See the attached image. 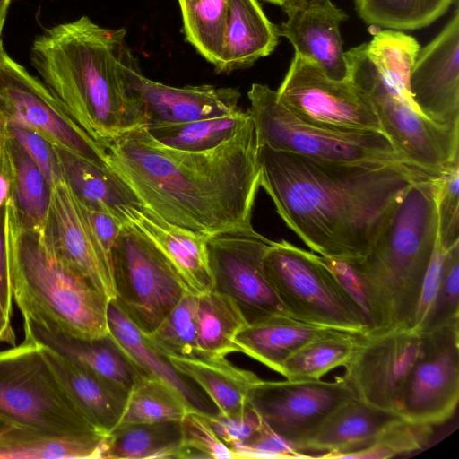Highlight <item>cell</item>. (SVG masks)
Masks as SVG:
<instances>
[{
  "instance_id": "6da1fadb",
  "label": "cell",
  "mask_w": 459,
  "mask_h": 459,
  "mask_svg": "<svg viewBox=\"0 0 459 459\" xmlns=\"http://www.w3.org/2000/svg\"><path fill=\"white\" fill-rule=\"evenodd\" d=\"M260 186L285 224L319 255L364 257L408 188L438 174L407 162H327L259 146Z\"/></svg>"
},
{
  "instance_id": "7a4b0ae2",
  "label": "cell",
  "mask_w": 459,
  "mask_h": 459,
  "mask_svg": "<svg viewBox=\"0 0 459 459\" xmlns=\"http://www.w3.org/2000/svg\"><path fill=\"white\" fill-rule=\"evenodd\" d=\"M110 168L163 221L211 237L247 229L260 187L252 119L212 150L186 152L157 142L145 126L106 146Z\"/></svg>"
},
{
  "instance_id": "3957f363",
  "label": "cell",
  "mask_w": 459,
  "mask_h": 459,
  "mask_svg": "<svg viewBox=\"0 0 459 459\" xmlns=\"http://www.w3.org/2000/svg\"><path fill=\"white\" fill-rule=\"evenodd\" d=\"M125 29H108L82 16L38 35L30 62L64 110L106 146L146 126L137 84L143 75Z\"/></svg>"
},
{
  "instance_id": "277c9868",
  "label": "cell",
  "mask_w": 459,
  "mask_h": 459,
  "mask_svg": "<svg viewBox=\"0 0 459 459\" xmlns=\"http://www.w3.org/2000/svg\"><path fill=\"white\" fill-rule=\"evenodd\" d=\"M438 175L413 183L368 253L348 262L368 332L411 328L438 238Z\"/></svg>"
},
{
  "instance_id": "5b68a950",
  "label": "cell",
  "mask_w": 459,
  "mask_h": 459,
  "mask_svg": "<svg viewBox=\"0 0 459 459\" xmlns=\"http://www.w3.org/2000/svg\"><path fill=\"white\" fill-rule=\"evenodd\" d=\"M2 221L13 299L23 319L77 339L108 337L109 299L63 257L48 223L25 225L14 199Z\"/></svg>"
},
{
  "instance_id": "8992f818",
  "label": "cell",
  "mask_w": 459,
  "mask_h": 459,
  "mask_svg": "<svg viewBox=\"0 0 459 459\" xmlns=\"http://www.w3.org/2000/svg\"><path fill=\"white\" fill-rule=\"evenodd\" d=\"M263 264L290 316L356 333L369 331L362 306L320 255L282 239L272 242Z\"/></svg>"
},
{
  "instance_id": "52a82bcc",
  "label": "cell",
  "mask_w": 459,
  "mask_h": 459,
  "mask_svg": "<svg viewBox=\"0 0 459 459\" xmlns=\"http://www.w3.org/2000/svg\"><path fill=\"white\" fill-rule=\"evenodd\" d=\"M0 417L13 427L40 432H105L71 398L47 362L41 345L28 338L0 351Z\"/></svg>"
},
{
  "instance_id": "ba28073f",
  "label": "cell",
  "mask_w": 459,
  "mask_h": 459,
  "mask_svg": "<svg viewBox=\"0 0 459 459\" xmlns=\"http://www.w3.org/2000/svg\"><path fill=\"white\" fill-rule=\"evenodd\" d=\"M247 97L259 146L327 162L409 163L383 133L340 132L299 120L265 84L253 83Z\"/></svg>"
},
{
  "instance_id": "9c48e42d",
  "label": "cell",
  "mask_w": 459,
  "mask_h": 459,
  "mask_svg": "<svg viewBox=\"0 0 459 459\" xmlns=\"http://www.w3.org/2000/svg\"><path fill=\"white\" fill-rule=\"evenodd\" d=\"M351 81L366 94L383 133L411 165L440 174L459 156V126H439L425 117L382 75L366 52V43L345 51Z\"/></svg>"
},
{
  "instance_id": "30bf717a",
  "label": "cell",
  "mask_w": 459,
  "mask_h": 459,
  "mask_svg": "<svg viewBox=\"0 0 459 459\" xmlns=\"http://www.w3.org/2000/svg\"><path fill=\"white\" fill-rule=\"evenodd\" d=\"M111 264V300L145 335L189 292L162 251L129 222L123 225L112 247Z\"/></svg>"
},
{
  "instance_id": "8fae6325",
  "label": "cell",
  "mask_w": 459,
  "mask_h": 459,
  "mask_svg": "<svg viewBox=\"0 0 459 459\" xmlns=\"http://www.w3.org/2000/svg\"><path fill=\"white\" fill-rule=\"evenodd\" d=\"M0 113L10 125L28 128L99 166L110 168L107 149L58 104L42 81L0 49Z\"/></svg>"
},
{
  "instance_id": "7c38bea8",
  "label": "cell",
  "mask_w": 459,
  "mask_h": 459,
  "mask_svg": "<svg viewBox=\"0 0 459 459\" xmlns=\"http://www.w3.org/2000/svg\"><path fill=\"white\" fill-rule=\"evenodd\" d=\"M276 92L281 103L307 124L340 132L383 133L371 102L351 78L333 80L298 54Z\"/></svg>"
},
{
  "instance_id": "4fadbf2b",
  "label": "cell",
  "mask_w": 459,
  "mask_h": 459,
  "mask_svg": "<svg viewBox=\"0 0 459 459\" xmlns=\"http://www.w3.org/2000/svg\"><path fill=\"white\" fill-rule=\"evenodd\" d=\"M272 242L253 227L218 233L207 240L214 290L238 304L247 324L289 316L264 270Z\"/></svg>"
},
{
  "instance_id": "5bb4252c",
  "label": "cell",
  "mask_w": 459,
  "mask_h": 459,
  "mask_svg": "<svg viewBox=\"0 0 459 459\" xmlns=\"http://www.w3.org/2000/svg\"><path fill=\"white\" fill-rule=\"evenodd\" d=\"M420 344L421 333L411 328L360 333L342 377L358 399L400 414L404 385Z\"/></svg>"
},
{
  "instance_id": "9a60e30c",
  "label": "cell",
  "mask_w": 459,
  "mask_h": 459,
  "mask_svg": "<svg viewBox=\"0 0 459 459\" xmlns=\"http://www.w3.org/2000/svg\"><path fill=\"white\" fill-rule=\"evenodd\" d=\"M420 333V351L404 385L400 414L434 426L452 417L459 400V318Z\"/></svg>"
},
{
  "instance_id": "2e32d148",
  "label": "cell",
  "mask_w": 459,
  "mask_h": 459,
  "mask_svg": "<svg viewBox=\"0 0 459 459\" xmlns=\"http://www.w3.org/2000/svg\"><path fill=\"white\" fill-rule=\"evenodd\" d=\"M354 397L342 377L333 382L261 379L254 386L249 403L271 429L301 451L326 419Z\"/></svg>"
},
{
  "instance_id": "e0dca14e",
  "label": "cell",
  "mask_w": 459,
  "mask_h": 459,
  "mask_svg": "<svg viewBox=\"0 0 459 459\" xmlns=\"http://www.w3.org/2000/svg\"><path fill=\"white\" fill-rule=\"evenodd\" d=\"M459 13L420 48L410 75V92L418 110L444 126H459Z\"/></svg>"
},
{
  "instance_id": "ac0fdd59",
  "label": "cell",
  "mask_w": 459,
  "mask_h": 459,
  "mask_svg": "<svg viewBox=\"0 0 459 459\" xmlns=\"http://www.w3.org/2000/svg\"><path fill=\"white\" fill-rule=\"evenodd\" d=\"M48 223L63 257L109 300L113 299L111 259L97 238L84 207L65 180L50 186Z\"/></svg>"
},
{
  "instance_id": "d6986e66",
  "label": "cell",
  "mask_w": 459,
  "mask_h": 459,
  "mask_svg": "<svg viewBox=\"0 0 459 459\" xmlns=\"http://www.w3.org/2000/svg\"><path fill=\"white\" fill-rule=\"evenodd\" d=\"M287 20L279 35L292 44L295 54L314 62L335 81L350 78L340 32L347 14L331 0H306L283 9Z\"/></svg>"
},
{
  "instance_id": "ffe728a7",
  "label": "cell",
  "mask_w": 459,
  "mask_h": 459,
  "mask_svg": "<svg viewBox=\"0 0 459 459\" xmlns=\"http://www.w3.org/2000/svg\"><path fill=\"white\" fill-rule=\"evenodd\" d=\"M137 91L145 127L184 124L230 115L238 108L240 92L212 85L172 87L142 75Z\"/></svg>"
},
{
  "instance_id": "44dd1931",
  "label": "cell",
  "mask_w": 459,
  "mask_h": 459,
  "mask_svg": "<svg viewBox=\"0 0 459 459\" xmlns=\"http://www.w3.org/2000/svg\"><path fill=\"white\" fill-rule=\"evenodd\" d=\"M125 217L162 251L191 294L199 296L214 289L207 248L209 237L174 226L143 205L128 208Z\"/></svg>"
},
{
  "instance_id": "7402d4cb",
  "label": "cell",
  "mask_w": 459,
  "mask_h": 459,
  "mask_svg": "<svg viewBox=\"0 0 459 459\" xmlns=\"http://www.w3.org/2000/svg\"><path fill=\"white\" fill-rule=\"evenodd\" d=\"M403 418L354 397L336 409L300 450L323 453L318 456L324 458H347L372 446Z\"/></svg>"
},
{
  "instance_id": "603a6c76",
  "label": "cell",
  "mask_w": 459,
  "mask_h": 459,
  "mask_svg": "<svg viewBox=\"0 0 459 459\" xmlns=\"http://www.w3.org/2000/svg\"><path fill=\"white\" fill-rule=\"evenodd\" d=\"M40 345L49 367L79 409L98 429L111 430L122 414L128 393L74 359Z\"/></svg>"
},
{
  "instance_id": "cb8c5ba5",
  "label": "cell",
  "mask_w": 459,
  "mask_h": 459,
  "mask_svg": "<svg viewBox=\"0 0 459 459\" xmlns=\"http://www.w3.org/2000/svg\"><path fill=\"white\" fill-rule=\"evenodd\" d=\"M108 338L131 364L136 375L158 378L175 389L195 410L204 413L207 403L190 380L177 371L147 337L112 300L108 306Z\"/></svg>"
},
{
  "instance_id": "d4e9b609",
  "label": "cell",
  "mask_w": 459,
  "mask_h": 459,
  "mask_svg": "<svg viewBox=\"0 0 459 459\" xmlns=\"http://www.w3.org/2000/svg\"><path fill=\"white\" fill-rule=\"evenodd\" d=\"M278 26L264 13L257 0H229L223 47L217 72H230L267 56L279 39Z\"/></svg>"
},
{
  "instance_id": "484cf974",
  "label": "cell",
  "mask_w": 459,
  "mask_h": 459,
  "mask_svg": "<svg viewBox=\"0 0 459 459\" xmlns=\"http://www.w3.org/2000/svg\"><path fill=\"white\" fill-rule=\"evenodd\" d=\"M64 179L86 208L108 212L124 223L128 208L143 206L131 187L111 169L55 147Z\"/></svg>"
},
{
  "instance_id": "4316f807",
  "label": "cell",
  "mask_w": 459,
  "mask_h": 459,
  "mask_svg": "<svg viewBox=\"0 0 459 459\" xmlns=\"http://www.w3.org/2000/svg\"><path fill=\"white\" fill-rule=\"evenodd\" d=\"M340 332L343 331L305 323L289 316H277L247 324L237 335L235 342L238 352L281 374L285 361L299 348L315 339Z\"/></svg>"
},
{
  "instance_id": "83f0119b",
  "label": "cell",
  "mask_w": 459,
  "mask_h": 459,
  "mask_svg": "<svg viewBox=\"0 0 459 459\" xmlns=\"http://www.w3.org/2000/svg\"><path fill=\"white\" fill-rule=\"evenodd\" d=\"M166 358L177 371L195 383L223 415L246 410L254 386L261 380L254 372L233 365L227 357Z\"/></svg>"
},
{
  "instance_id": "f1b7e54d",
  "label": "cell",
  "mask_w": 459,
  "mask_h": 459,
  "mask_svg": "<svg viewBox=\"0 0 459 459\" xmlns=\"http://www.w3.org/2000/svg\"><path fill=\"white\" fill-rule=\"evenodd\" d=\"M24 338L33 340L74 359L100 377L129 392L136 372L108 337L82 340L23 319Z\"/></svg>"
},
{
  "instance_id": "f546056e",
  "label": "cell",
  "mask_w": 459,
  "mask_h": 459,
  "mask_svg": "<svg viewBox=\"0 0 459 459\" xmlns=\"http://www.w3.org/2000/svg\"><path fill=\"white\" fill-rule=\"evenodd\" d=\"M107 434H53L12 426L0 436V459H100Z\"/></svg>"
},
{
  "instance_id": "4dcf8cb0",
  "label": "cell",
  "mask_w": 459,
  "mask_h": 459,
  "mask_svg": "<svg viewBox=\"0 0 459 459\" xmlns=\"http://www.w3.org/2000/svg\"><path fill=\"white\" fill-rule=\"evenodd\" d=\"M180 421L116 427L108 432L100 459H181Z\"/></svg>"
},
{
  "instance_id": "1f68e13d",
  "label": "cell",
  "mask_w": 459,
  "mask_h": 459,
  "mask_svg": "<svg viewBox=\"0 0 459 459\" xmlns=\"http://www.w3.org/2000/svg\"><path fill=\"white\" fill-rule=\"evenodd\" d=\"M200 356L227 357L238 352L235 339L247 322L238 304L216 290L197 296Z\"/></svg>"
},
{
  "instance_id": "d6a6232c",
  "label": "cell",
  "mask_w": 459,
  "mask_h": 459,
  "mask_svg": "<svg viewBox=\"0 0 459 459\" xmlns=\"http://www.w3.org/2000/svg\"><path fill=\"white\" fill-rule=\"evenodd\" d=\"M189 410L195 409L165 382L152 377L136 375L122 414L114 428L180 421Z\"/></svg>"
},
{
  "instance_id": "836d02e7",
  "label": "cell",
  "mask_w": 459,
  "mask_h": 459,
  "mask_svg": "<svg viewBox=\"0 0 459 459\" xmlns=\"http://www.w3.org/2000/svg\"><path fill=\"white\" fill-rule=\"evenodd\" d=\"M250 118L248 111L238 109L228 116L146 129L157 142L168 147L204 152L216 148L235 136Z\"/></svg>"
},
{
  "instance_id": "e575fe53",
  "label": "cell",
  "mask_w": 459,
  "mask_h": 459,
  "mask_svg": "<svg viewBox=\"0 0 459 459\" xmlns=\"http://www.w3.org/2000/svg\"><path fill=\"white\" fill-rule=\"evenodd\" d=\"M360 333L340 332L315 339L285 361L281 375L286 379H321L330 370L344 366Z\"/></svg>"
},
{
  "instance_id": "d590c367",
  "label": "cell",
  "mask_w": 459,
  "mask_h": 459,
  "mask_svg": "<svg viewBox=\"0 0 459 459\" xmlns=\"http://www.w3.org/2000/svg\"><path fill=\"white\" fill-rule=\"evenodd\" d=\"M10 152L13 168L14 203L22 222L30 228L47 224L50 186L23 148L11 135Z\"/></svg>"
},
{
  "instance_id": "8d00e7d4",
  "label": "cell",
  "mask_w": 459,
  "mask_h": 459,
  "mask_svg": "<svg viewBox=\"0 0 459 459\" xmlns=\"http://www.w3.org/2000/svg\"><path fill=\"white\" fill-rule=\"evenodd\" d=\"M186 40L216 66L221 58L229 0H178Z\"/></svg>"
},
{
  "instance_id": "74e56055",
  "label": "cell",
  "mask_w": 459,
  "mask_h": 459,
  "mask_svg": "<svg viewBox=\"0 0 459 459\" xmlns=\"http://www.w3.org/2000/svg\"><path fill=\"white\" fill-rule=\"evenodd\" d=\"M359 17L368 24L394 30H414L429 26L450 7L454 0H354Z\"/></svg>"
},
{
  "instance_id": "f35d334b",
  "label": "cell",
  "mask_w": 459,
  "mask_h": 459,
  "mask_svg": "<svg viewBox=\"0 0 459 459\" xmlns=\"http://www.w3.org/2000/svg\"><path fill=\"white\" fill-rule=\"evenodd\" d=\"M420 47L411 36L384 30L366 43V52L382 75L406 100L412 101L410 75Z\"/></svg>"
},
{
  "instance_id": "ab89813d",
  "label": "cell",
  "mask_w": 459,
  "mask_h": 459,
  "mask_svg": "<svg viewBox=\"0 0 459 459\" xmlns=\"http://www.w3.org/2000/svg\"><path fill=\"white\" fill-rule=\"evenodd\" d=\"M145 336L164 357L200 356L197 296L186 293L160 324Z\"/></svg>"
},
{
  "instance_id": "60d3db41",
  "label": "cell",
  "mask_w": 459,
  "mask_h": 459,
  "mask_svg": "<svg viewBox=\"0 0 459 459\" xmlns=\"http://www.w3.org/2000/svg\"><path fill=\"white\" fill-rule=\"evenodd\" d=\"M433 434V426L401 419L369 447L351 454L347 458L385 459L422 448Z\"/></svg>"
},
{
  "instance_id": "b9f144b4",
  "label": "cell",
  "mask_w": 459,
  "mask_h": 459,
  "mask_svg": "<svg viewBox=\"0 0 459 459\" xmlns=\"http://www.w3.org/2000/svg\"><path fill=\"white\" fill-rule=\"evenodd\" d=\"M207 414L189 410L181 420V459H233L230 448L214 432Z\"/></svg>"
},
{
  "instance_id": "7bdbcfd3",
  "label": "cell",
  "mask_w": 459,
  "mask_h": 459,
  "mask_svg": "<svg viewBox=\"0 0 459 459\" xmlns=\"http://www.w3.org/2000/svg\"><path fill=\"white\" fill-rule=\"evenodd\" d=\"M438 240L446 250L459 242V156L437 178Z\"/></svg>"
},
{
  "instance_id": "ee69618b",
  "label": "cell",
  "mask_w": 459,
  "mask_h": 459,
  "mask_svg": "<svg viewBox=\"0 0 459 459\" xmlns=\"http://www.w3.org/2000/svg\"><path fill=\"white\" fill-rule=\"evenodd\" d=\"M455 318H459V242L446 250L436 299L423 332Z\"/></svg>"
},
{
  "instance_id": "f6af8a7d",
  "label": "cell",
  "mask_w": 459,
  "mask_h": 459,
  "mask_svg": "<svg viewBox=\"0 0 459 459\" xmlns=\"http://www.w3.org/2000/svg\"><path fill=\"white\" fill-rule=\"evenodd\" d=\"M9 130L11 135L42 171L50 186L65 180L54 145L28 128L9 124Z\"/></svg>"
},
{
  "instance_id": "bcb514c9",
  "label": "cell",
  "mask_w": 459,
  "mask_h": 459,
  "mask_svg": "<svg viewBox=\"0 0 459 459\" xmlns=\"http://www.w3.org/2000/svg\"><path fill=\"white\" fill-rule=\"evenodd\" d=\"M206 417L214 432L230 448L252 439L264 424L251 404L239 413H208Z\"/></svg>"
},
{
  "instance_id": "7dc6e473",
  "label": "cell",
  "mask_w": 459,
  "mask_h": 459,
  "mask_svg": "<svg viewBox=\"0 0 459 459\" xmlns=\"http://www.w3.org/2000/svg\"><path fill=\"white\" fill-rule=\"evenodd\" d=\"M233 459L245 458H307L296 446L278 435L265 423L249 441L230 447Z\"/></svg>"
},
{
  "instance_id": "c3c4849f",
  "label": "cell",
  "mask_w": 459,
  "mask_h": 459,
  "mask_svg": "<svg viewBox=\"0 0 459 459\" xmlns=\"http://www.w3.org/2000/svg\"><path fill=\"white\" fill-rule=\"evenodd\" d=\"M446 250L437 239L434 251L422 283L415 315L411 329L422 333L431 314L439 281Z\"/></svg>"
},
{
  "instance_id": "681fc988",
  "label": "cell",
  "mask_w": 459,
  "mask_h": 459,
  "mask_svg": "<svg viewBox=\"0 0 459 459\" xmlns=\"http://www.w3.org/2000/svg\"><path fill=\"white\" fill-rule=\"evenodd\" d=\"M84 209L97 238L111 259L112 247L125 223L108 212L91 210L86 207Z\"/></svg>"
},
{
  "instance_id": "f907efd6",
  "label": "cell",
  "mask_w": 459,
  "mask_h": 459,
  "mask_svg": "<svg viewBox=\"0 0 459 459\" xmlns=\"http://www.w3.org/2000/svg\"><path fill=\"white\" fill-rule=\"evenodd\" d=\"M2 214L0 212V306L4 314L11 318L13 299L6 261Z\"/></svg>"
},
{
  "instance_id": "816d5d0a",
  "label": "cell",
  "mask_w": 459,
  "mask_h": 459,
  "mask_svg": "<svg viewBox=\"0 0 459 459\" xmlns=\"http://www.w3.org/2000/svg\"><path fill=\"white\" fill-rule=\"evenodd\" d=\"M14 185H13V168L12 155L9 150L0 156V212L3 213L4 209L8 203L13 199Z\"/></svg>"
},
{
  "instance_id": "f5cc1de1",
  "label": "cell",
  "mask_w": 459,
  "mask_h": 459,
  "mask_svg": "<svg viewBox=\"0 0 459 459\" xmlns=\"http://www.w3.org/2000/svg\"><path fill=\"white\" fill-rule=\"evenodd\" d=\"M0 342H7L11 346L15 345L16 337L13 326L11 325V318L8 317L3 311L0 306Z\"/></svg>"
},
{
  "instance_id": "db71d44e",
  "label": "cell",
  "mask_w": 459,
  "mask_h": 459,
  "mask_svg": "<svg viewBox=\"0 0 459 459\" xmlns=\"http://www.w3.org/2000/svg\"><path fill=\"white\" fill-rule=\"evenodd\" d=\"M11 134L7 118L0 113V156L9 150Z\"/></svg>"
},
{
  "instance_id": "11a10c76",
  "label": "cell",
  "mask_w": 459,
  "mask_h": 459,
  "mask_svg": "<svg viewBox=\"0 0 459 459\" xmlns=\"http://www.w3.org/2000/svg\"><path fill=\"white\" fill-rule=\"evenodd\" d=\"M11 0H0V32L3 31Z\"/></svg>"
},
{
  "instance_id": "9f6ffc18",
  "label": "cell",
  "mask_w": 459,
  "mask_h": 459,
  "mask_svg": "<svg viewBox=\"0 0 459 459\" xmlns=\"http://www.w3.org/2000/svg\"><path fill=\"white\" fill-rule=\"evenodd\" d=\"M265 1L274 4H277V5L281 6L282 9H284L290 5L299 4V3L304 2L306 0H265Z\"/></svg>"
},
{
  "instance_id": "6f0895ef",
  "label": "cell",
  "mask_w": 459,
  "mask_h": 459,
  "mask_svg": "<svg viewBox=\"0 0 459 459\" xmlns=\"http://www.w3.org/2000/svg\"><path fill=\"white\" fill-rule=\"evenodd\" d=\"M10 427H12V425L7 420L0 417V436Z\"/></svg>"
},
{
  "instance_id": "680465c9",
  "label": "cell",
  "mask_w": 459,
  "mask_h": 459,
  "mask_svg": "<svg viewBox=\"0 0 459 459\" xmlns=\"http://www.w3.org/2000/svg\"><path fill=\"white\" fill-rule=\"evenodd\" d=\"M4 47L2 40V32H0V49Z\"/></svg>"
}]
</instances>
